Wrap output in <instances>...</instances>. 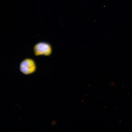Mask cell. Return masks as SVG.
<instances>
[{
	"mask_svg": "<svg viewBox=\"0 0 132 132\" xmlns=\"http://www.w3.org/2000/svg\"><path fill=\"white\" fill-rule=\"evenodd\" d=\"M19 69L21 73L24 75H32L37 71V64L33 59L27 58L20 62Z\"/></svg>",
	"mask_w": 132,
	"mask_h": 132,
	"instance_id": "6da1fadb",
	"label": "cell"
},
{
	"mask_svg": "<svg viewBox=\"0 0 132 132\" xmlns=\"http://www.w3.org/2000/svg\"><path fill=\"white\" fill-rule=\"evenodd\" d=\"M34 54L37 56H49L53 52L52 47L49 43L46 42H40L35 45L33 48Z\"/></svg>",
	"mask_w": 132,
	"mask_h": 132,
	"instance_id": "7a4b0ae2",
	"label": "cell"
}]
</instances>
